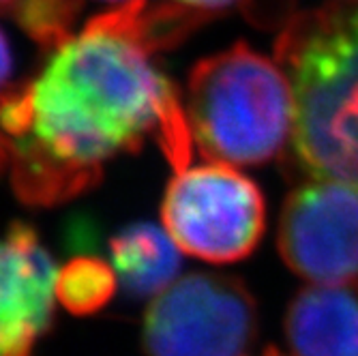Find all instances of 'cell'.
Here are the masks:
<instances>
[{
  "label": "cell",
  "mask_w": 358,
  "mask_h": 356,
  "mask_svg": "<svg viewBox=\"0 0 358 356\" xmlns=\"http://www.w3.org/2000/svg\"><path fill=\"white\" fill-rule=\"evenodd\" d=\"M178 247L166 230L152 223H136L110 241L112 266L129 297H157L180 269Z\"/></svg>",
  "instance_id": "obj_9"
},
{
  "label": "cell",
  "mask_w": 358,
  "mask_h": 356,
  "mask_svg": "<svg viewBox=\"0 0 358 356\" xmlns=\"http://www.w3.org/2000/svg\"><path fill=\"white\" fill-rule=\"evenodd\" d=\"M152 54L122 3L50 50L32 80L0 92V148L22 202L82 196L114 157L150 140L176 172L189 168L195 144L185 104Z\"/></svg>",
  "instance_id": "obj_1"
},
{
  "label": "cell",
  "mask_w": 358,
  "mask_h": 356,
  "mask_svg": "<svg viewBox=\"0 0 358 356\" xmlns=\"http://www.w3.org/2000/svg\"><path fill=\"white\" fill-rule=\"evenodd\" d=\"M80 9V0H17L9 13L32 41L50 52L73 35Z\"/></svg>",
  "instance_id": "obj_11"
},
{
  "label": "cell",
  "mask_w": 358,
  "mask_h": 356,
  "mask_svg": "<svg viewBox=\"0 0 358 356\" xmlns=\"http://www.w3.org/2000/svg\"><path fill=\"white\" fill-rule=\"evenodd\" d=\"M255 331V299L241 279L191 273L155 297L142 341L148 356H241Z\"/></svg>",
  "instance_id": "obj_5"
},
{
  "label": "cell",
  "mask_w": 358,
  "mask_h": 356,
  "mask_svg": "<svg viewBox=\"0 0 358 356\" xmlns=\"http://www.w3.org/2000/svg\"><path fill=\"white\" fill-rule=\"evenodd\" d=\"M277 62L294 88L301 170L358 189V0H327L292 20Z\"/></svg>",
  "instance_id": "obj_2"
},
{
  "label": "cell",
  "mask_w": 358,
  "mask_h": 356,
  "mask_svg": "<svg viewBox=\"0 0 358 356\" xmlns=\"http://www.w3.org/2000/svg\"><path fill=\"white\" fill-rule=\"evenodd\" d=\"M106 3H127V0H106Z\"/></svg>",
  "instance_id": "obj_16"
},
{
  "label": "cell",
  "mask_w": 358,
  "mask_h": 356,
  "mask_svg": "<svg viewBox=\"0 0 358 356\" xmlns=\"http://www.w3.org/2000/svg\"><path fill=\"white\" fill-rule=\"evenodd\" d=\"M166 232L187 255L210 264L247 257L266 230L259 187L234 166L213 164L176 172L161 204Z\"/></svg>",
  "instance_id": "obj_4"
},
{
  "label": "cell",
  "mask_w": 358,
  "mask_h": 356,
  "mask_svg": "<svg viewBox=\"0 0 358 356\" xmlns=\"http://www.w3.org/2000/svg\"><path fill=\"white\" fill-rule=\"evenodd\" d=\"M56 275L52 255L30 225L13 223L0 234V356H30L50 329Z\"/></svg>",
  "instance_id": "obj_7"
},
{
  "label": "cell",
  "mask_w": 358,
  "mask_h": 356,
  "mask_svg": "<svg viewBox=\"0 0 358 356\" xmlns=\"http://www.w3.org/2000/svg\"><path fill=\"white\" fill-rule=\"evenodd\" d=\"M17 5V0H0V11H11Z\"/></svg>",
  "instance_id": "obj_14"
},
{
  "label": "cell",
  "mask_w": 358,
  "mask_h": 356,
  "mask_svg": "<svg viewBox=\"0 0 358 356\" xmlns=\"http://www.w3.org/2000/svg\"><path fill=\"white\" fill-rule=\"evenodd\" d=\"M11 71H13V54H11L7 35L3 32V28H0V92L9 88L7 84H9Z\"/></svg>",
  "instance_id": "obj_12"
},
{
  "label": "cell",
  "mask_w": 358,
  "mask_h": 356,
  "mask_svg": "<svg viewBox=\"0 0 358 356\" xmlns=\"http://www.w3.org/2000/svg\"><path fill=\"white\" fill-rule=\"evenodd\" d=\"M292 356H358V281L311 283L285 313Z\"/></svg>",
  "instance_id": "obj_8"
},
{
  "label": "cell",
  "mask_w": 358,
  "mask_h": 356,
  "mask_svg": "<svg viewBox=\"0 0 358 356\" xmlns=\"http://www.w3.org/2000/svg\"><path fill=\"white\" fill-rule=\"evenodd\" d=\"M114 266L90 255L73 257L56 275V299L73 315L99 311L116 292Z\"/></svg>",
  "instance_id": "obj_10"
},
{
  "label": "cell",
  "mask_w": 358,
  "mask_h": 356,
  "mask_svg": "<svg viewBox=\"0 0 358 356\" xmlns=\"http://www.w3.org/2000/svg\"><path fill=\"white\" fill-rule=\"evenodd\" d=\"M277 247L303 279L358 281V189L324 178L299 185L283 202Z\"/></svg>",
  "instance_id": "obj_6"
},
{
  "label": "cell",
  "mask_w": 358,
  "mask_h": 356,
  "mask_svg": "<svg viewBox=\"0 0 358 356\" xmlns=\"http://www.w3.org/2000/svg\"><path fill=\"white\" fill-rule=\"evenodd\" d=\"M294 88L281 64L234 43L189 73L185 112L193 144L227 166H264L294 134Z\"/></svg>",
  "instance_id": "obj_3"
},
{
  "label": "cell",
  "mask_w": 358,
  "mask_h": 356,
  "mask_svg": "<svg viewBox=\"0 0 358 356\" xmlns=\"http://www.w3.org/2000/svg\"><path fill=\"white\" fill-rule=\"evenodd\" d=\"M262 356H281V354H279V352H277L275 348H268V350H266V352H264Z\"/></svg>",
  "instance_id": "obj_15"
},
{
  "label": "cell",
  "mask_w": 358,
  "mask_h": 356,
  "mask_svg": "<svg viewBox=\"0 0 358 356\" xmlns=\"http://www.w3.org/2000/svg\"><path fill=\"white\" fill-rule=\"evenodd\" d=\"M176 3L193 7V9H200V11H206L210 15H217L219 11L230 9L236 0H176Z\"/></svg>",
  "instance_id": "obj_13"
}]
</instances>
